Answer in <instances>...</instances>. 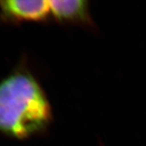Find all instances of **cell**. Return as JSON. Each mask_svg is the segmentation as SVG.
I'll list each match as a JSON object with an SVG mask.
<instances>
[{
  "label": "cell",
  "instance_id": "7a4b0ae2",
  "mask_svg": "<svg viewBox=\"0 0 146 146\" xmlns=\"http://www.w3.org/2000/svg\"><path fill=\"white\" fill-rule=\"evenodd\" d=\"M50 13L49 3L46 0L0 1V17L5 21L41 20Z\"/></svg>",
  "mask_w": 146,
  "mask_h": 146
},
{
  "label": "cell",
  "instance_id": "3957f363",
  "mask_svg": "<svg viewBox=\"0 0 146 146\" xmlns=\"http://www.w3.org/2000/svg\"><path fill=\"white\" fill-rule=\"evenodd\" d=\"M50 11L60 20L86 22L89 19L88 2L85 0H51Z\"/></svg>",
  "mask_w": 146,
  "mask_h": 146
},
{
  "label": "cell",
  "instance_id": "6da1fadb",
  "mask_svg": "<svg viewBox=\"0 0 146 146\" xmlns=\"http://www.w3.org/2000/svg\"><path fill=\"white\" fill-rule=\"evenodd\" d=\"M52 119L47 96L31 74L14 72L0 81V132L24 139L45 130Z\"/></svg>",
  "mask_w": 146,
  "mask_h": 146
}]
</instances>
